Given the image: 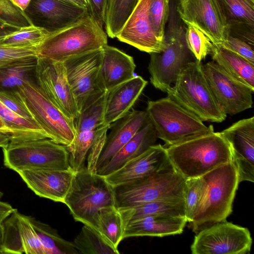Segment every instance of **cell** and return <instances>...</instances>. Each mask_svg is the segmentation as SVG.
<instances>
[{
	"label": "cell",
	"instance_id": "6",
	"mask_svg": "<svg viewBox=\"0 0 254 254\" xmlns=\"http://www.w3.org/2000/svg\"><path fill=\"white\" fill-rule=\"evenodd\" d=\"M169 22L165 33L164 46L158 53L149 54L148 69L150 82L163 92L175 83L181 70L189 63L196 60L188 48L185 31L180 24L177 11H170Z\"/></svg>",
	"mask_w": 254,
	"mask_h": 254
},
{
	"label": "cell",
	"instance_id": "37",
	"mask_svg": "<svg viewBox=\"0 0 254 254\" xmlns=\"http://www.w3.org/2000/svg\"><path fill=\"white\" fill-rule=\"evenodd\" d=\"M49 33L43 28L34 24L19 29L0 39L5 46L38 48Z\"/></svg>",
	"mask_w": 254,
	"mask_h": 254
},
{
	"label": "cell",
	"instance_id": "28",
	"mask_svg": "<svg viewBox=\"0 0 254 254\" xmlns=\"http://www.w3.org/2000/svg\"><path fill=\"white\" fill-rule=\"evenodd\" d=\"M118 209L123 227L130 221L147 216L166 215L185 218L183 198L159 200Z\"/></svg>",
	"mask_w": 254,
	"mask_h": 254
},
{
	"label": "cell",
	"instance_id": "33",
	"mask_svg": "<svg viewBox=\"0 0 254 254\" xmlns=\"http://www.w3.org/2000/svg\"><path fill=\"white\" fill-rule=\"evenodd\" d=\"M108 91H105L87 103L74 119L76 134L83 131L101 128L104 124V113Z\"/></svg>",
	"mask_w": 254,
	"mask_h": 254
},
{
	"label": "cell",
	"instance_id": "18",
	"mask_svg": "<svg viewBox=\"0 0 254 254\" xmlns=\"http://www.w3.org/2000/svg\"><path fill=\"white\" fill-rule=\"evenodd\" d=\"M1 254H45L30 219L16 209L2 222Z\"/></svg>",
	"mask_w": 254,
	"mask_h": 254
},
{
	"label": "cell",
	"instance_id": "24",
	"mask_svg": "<svg viewBox=\"0 0 254 254\" xmlns=\"http://www.w3.org/2000/svg\"><path fill=\"white\" fill-rule=\"evenodd\" d=\"M102 51L100 78L105 91H108L134 76L136 65L131 56L108 44L102 48Z\"/></svg>",
	"mask_w": 254,
	"mask_h": 254
},
{
	"label": "cell",
	"instance_id": "8",
	"mask_svg": "<svg viewBox=\"0 0 254 254\" xmlns=\"http://www.w3.org/2000/svg\"><path fill=\"white\" fill-rule=\"evenodd\" d=\"M64 204L75 221L89 227L101 208L115 205L114 188L103 176L85 166L75 172Z\"/></svg>",
	"mask_w": 254,
	"mask_h": 254
},
{
	"label": "cell",
	"instance_id": "20",
	"mask_svg": "<svg viewBox=\"0 0 254 254\" xmlns=\"http://www.w3.org/2000/svg\"><path fill=\"white\" fill-rule=\"evenodd\" d=\"M34 15L37 26L49 34L64 29L89 14L88 9L60 0H32L25 10Z\"/></svg>",
	"mask_w": 254,
	"mask_h": 254
},
{
	"label": "cell",
	"instance_id": "17",
	"mask_svg": "<svg viewBox=\"0 0 254 254\" xmlns=\"http://www.w3.org/2000/svg\"><path fill=\"white\" fill-rule=\"evenodd\" d=\"M230 144L239 182H254V117L239 120L221 132Z\"/></svg>",
	"mask_w": 254,
	"mask_h": 254
},
{
	"label": "cell",
	"instance_id": "42",
	"mask_svg": "<svg viewBox=\"0 0 254 254\" xmlns=\"http://www.w3.org/2000/svg\"><path fill=\"white\" fill-rule=\"evenodd\" d=\"M0 17L9 23L19 27L33 24L26 13L16 6L11 0H0Z\"/></svg>",
	"mask_w": 254,
	"mask_h": 254
},
{
	"label": "cell",
	"instance_id": "34",
	"mask_svg": "<svg viewBox=\"0 0 254 254\" xmlns=\"http://www.w3.org/2000/svg\"><path fill=\"white\" fill-rule=\"evenodd\" d=\"M31 222L41 243L45 254H76L79 253L73 242L62 238L49 225L30 217Z\"/></svg>",
	"mask_w": 254,
	"mask_h": 254
},
{
	"label": "cell",
	"instance_id": "55",
	"mask_svg": "<svg viewBox=\"0 0 254 254\" xmlns=\"http://www.w3.org/2000/svg\"><path fill=\"white\" fill-rule=\"evenodd\" d=\"M3 237V227L2 225V223H0V246ZM0 254H1L0 250Z\"/></svg>",
	"mask_w": 254,
	"mask_h": 254
},
{
	"label": "cell",
	"instance_id": "2",
	"mask_svg": "<svg viewBox=\"0 0 254 254\" xmlns=\"http://www.w3.org/2000/svg\"><path fill=\"white\" fill-rule=\"evenodd\" d=\"M206 182L205 192L197 212L190 223L195 234L215 223L226 220L232 211V204L239 182L235 164L222 165L202 176Z\"/></svg>",
	"mask_w": 254,
	"mask_h": 254
},
{
	"label": "cell",
	"instance_id": "36",
	"mask_svg": "<svg viewBox=\"0 0 254 254\" xmlns=\"http://www.w3.org/2000/svg\"><path fill=\"white\" fill-rule=\"evenodd\" d=\"M79 253L83 254H119L118 249L106 240L98 232L84 225L73 241Z\"/></svg>",
	"mask_w": 254,
	"mask_h": 254
},
{
	"label": "cell",
	"instance_id": "38",
	"mask_svg": "<svg viewBox=\"0 0 254 254\" xmlns=\"http://www.w3.org/2000/svg\"><path fill=\"white\" fill-rule=\"evenodd\" d=\"M207 184L202 176L186 179L183 199L187 222L193 220L206 190Z\"/></svg>",
	"mask_w": 254,
	"mask_h": 254
},
{
	"label": "cell",
	"instance_id": "15",
	"mask_svg": "<svg viewBox=\"0 0 254 254\" xmlns=\"http://www.w3.org/2000/svg\"><path fill=\"white\" fill-rule=\"evenodd\" d=\"M180 19L203 32L215 45H221L230 35L229 26L217 0H179Z\"/></svg>",
	"mask_w": 254,
	"mask_h": 254
},
{
	"label": "cell",
	"instance_id": "45",
	"mask_svg": "<svg viewBox=\"0 0 254 254\" xmlns=\"http://www.w3.org/2000/svg\"><path fill=\"white\" fill-rule=\"evenodd\" d=\"M220 45L247 60L254 64V47L245 41L229 35Z\"/></svg>",
	"mask_w": 254,
	"mask_h": 254
},
{
	"label": "cell",
	"instance_id": "11",
	"mask_svg": "<svg viewBox=\"0 0 254 254\" xmlns=\"http://www.w3.org/2000/svg\"><path fill=\"white\" fill-rule=\"evenodd\" d=\"M102 48L68 58L63 62L78 113L104 90L100 78Z\"/></svg>",
	"mask_w": 254,
	"mask_h": 254
},
{
	"label": "cell",
	"instance_id": "51",
	"mask_svg": "<svg viewBox=\"0 0 254 254\" xmlns=\"http://www.w3.org/2000/svg\"><path fill=\"white\" fill-rule=\"evenodd\" d=\"M32 0H11L12 3L22 11H24Z\"/></svg>",
	"mask_w": 254,
	"mask_h": 254
},
{
	"label": "cell",
	"instance_id": "39",
	"mask_svg": "<svg viewBox=\"0 0 254 254\" xmlns=\"http://www.w3.org/2000/svg\"><path fill=\"white\" fill-rule=\"evenodd\" d=\"M101 128L83 131L77 133L72 145L67 148L69 153L70 166L74 172L85 166V161L90 148L97 134Z\"/></svg>",
	"mask_w": 254,
	"mask_h": 254
},
{
	"label": "cell",
	"instance_id": "5",
	"mask_svg": "<svg viewBox=\"0 0 254 254\" xmlns=\"http://www.w3.org/2000/svg\"><path fill=\"white\" fill-rule=\"evenodd\" d=\"M145 111L165 147L214 131L212 125L205 126L198 117L168 96L148 101Z\"/></svg>",
	"mask_w": 254,
	"mask_h": 254
},
{
	"label": "cell",
	"instance_id": "43",
	"mask_svg": "<svg viewBox=\"0 0 254 254\" xmlns=\"http://www.w3.org/2000/svg\"><path fill=\"white\" fill-rule=\"evenodd\" d=\"M0 101L21 117L37 123L18 90L0 91Z\"/></svg>",
	"mask_w": 254,
	"mask_h": 254
},
{
	"label": "cell",
	"instance_id": "44",
	"mask_svg": "<svg viewBox=\"0 0 254 254\" xmlns=\"http://www.w3.org/2000/svg\"><path fill=\"white\" fill-rule=\"evenodd\" d=\"M37 48L34 47L8 46L0 43V66L20 59L36 56Z\"/></svg>",
	"mask_w": 254,
	"mask_h": 254
},
{
	"label": "cell",
	"instance_id": "50",
	"mask_svg": "<svg viewBox=\"0 0 254 254\" xmlns=\"http://www.w3.org/2000/svg\"><path fill=\"white\" fill-rule=\"evenodd\" d=\"M63 2L79 6L89 10V3L87 0H60Z\"/></svg>",
	"mask_w": 254,
	"mask_h": 254
},
{
	"label": "cell",
	"instance_id": "3",
	"mask_svg": "<svg viewBox=\"0 0 254 254\" xmlns=\"http://www.w3.org/2000/svg\"><path fill=\"white\" fill-rule=\"evenodd\" d=\"M107 34L90 14L76 23L49 34L37 48V56L63 62L71 57L101 49Z\"/></svg>",
	"mask_w": 254,
	"mask_h": 254
},
{
	"label": "cell",
	"instance_id": "10",
	"mask_svg": "<svg viewBox=\"0 0 254 254\" xmlns=\"http://www.w3.org/2000/svg\"><path fill=\"white\" fill-rule=\"evenodd\" d=\"M17 90L35 121L49 138L67 148L71 146L76 135L74 120L46 97L35 79L24 83Z\"/></svg>",
	"mask_w": 254,
	"mask_h": 254
},
{
	"label": "cell",
	"instance_id": "47",
	"mask_svg": "<svg viewBox=\"0 0 254 254\" xmlns=\"http://www.w3.org/2000/svg\"><path fill=\"white\" fill-rule=\"evenodd\" d=\"M89 3L88 12L102 27L104 26L105 14L108 0H87Z\"/></svg>",
	"mask_w": 254,
	"mask_h": 254
},
{
	"label": "cell",
	"instance_id": "53",
	"mask_svg": "<svg viewBox=\"0 0 254 254\" xmlns=\"http://www.w3.org/2000/svg\"><path fill=\"white\" fill-rule=\"evenodd\" d=\"M0 131L10 132L13 134L11 130L6 126L0 116Z\"/></svg>",
	"mask_w": 254,
	"mask_h": 254
},
{
	"label": "cell",
	"instance_id": "12",
	"mask_svg": "<svg viewBox=\"0 0 254 254\" xmlns=\"http://www.w3.org/2000/svg\"><path fill=\"white\" fill-rule=\"evenodd\" d=\"M252 245L248 228L225 220L197 233L190 250L193 254H245L250 252Z\"/></svg>",
	"mask_w": 254,
	"mask_h": 254
},
{
	"label": "cell",
	"instance_id": "30",
	"mask_svg": "<svg viewBox=\"0 0 254 254\" xmlns=\"http://www.w3.org/2000/svg\"><path fill=\"white\" fill-rule=\"evenodd\" d=\"M37 56L20 59L0 66V91L17 90L35 79Z\"/></svg>",
	"mask_w": 254,
	"mask_h": 254
},
{
	"label": "cell",
	"instance_id": "27",
	"mask_svg": "<svg viewBox=\"0 0 254 254\" xmlns=\"http://www.w3.org/2000/svg\"><path fill=\"white\" fill-rule=\"evenodd\" d=\"M157 138L156 130L149 121L96 173L105 176L113 172L155 144Z\"/></svg>",
	"mask_w": 254,
	"mask_h": 254
},
{
	"label": "cell",
	"instance_id": "49",
	"mask_svg": "<svg viewBox=\"0 0 254 254\" xmlns=\"http://www.w3.org/2000/svg\"><path fill=\"white\" fill-rule=\"evenodd\" d=\"M13 138V134L8 132L0 131V147H6Z\"/></svg>",
	"mask_w": 254,
	"mask_h": 254
},
{
	"label": "cell",
	"instance_id": "35",
	"mask_svg": "<svg viewBox=\"0 0 254 254\" xmlns=\"http://www.w3.org/2000/svg\"><path fill=\"white\" fill-rule=\"evenodd\" d=\"M139 0H108L105 27L107 35L116 38L131 14Z\"/></svg>",
	"mask_w": 254,
	"mask_h": 254
},
{
	"label": "cell",
	"instance_id": "41",
	"mask_svg": "<svg viewBox=\"0 0 254 254\" xmlns=\"http://www.w3.org/2000/svg\"><path fill=\"white\" fill-rule=\"evenodd\" d=\"M170 0H150L149 16L154 30L158 38L164 41L165 26L170 15Z\"/></svg>",
	"mask_w": 254,
	"mask_h": 254
},
{
	"label": "cell",
	"instance_id": "31",
	"mask_svg": "<svg viewBox=\"0 0 254 254\" xmlns=\"http://www.w3.org/2000/svg\"><path fill=\"white\" fill-rule=\"evenodd\" d=\"M89 227L98 232L116 249L123 240V222L115 205L101 208L93 216Z\"/></svg>",
	"mask_w": 254,
	"mask_h": 254
},
{
	"label": "cell",
	"instance_id": "48",
	"mask_svg": "<svg viewBox=\"0 0 254 254\" xmlns=\"http://www.w3.org/2000/svg\"><path fill=\"white\" fill-rule=\"evenodd\" d=\"M15 210L9 203L0 200V223Z\"/></svg>",
	"mask_w": 254,
	"mask_h": 254
},
{
	"label": "cell",
	"instance_id": "25",
	"mask_svg": "<svg viewBox=\"0 0 254 254\" xmlns=\"http://www.w3.org/2000/svg\"><path fill=\"white\" fill-rule=\"evenodd\" d=\"M229 26L230 35L254 47V0H217Z\"/></svg>",
	"mask_w": 254,
	"mask_h": 254
},
{
	"label": "cell",
	"instance_id": "7",
	"mask_svg": "<svg viewBox=\"0 0 254 254\" xmlns=\"http://www.w3.org/2000/svg\"><path fill=\"white\" fill-rule=\"evenodd\" d=\"M2 150L4 166L17 173L25 169L71 168L67 147L49 138L12 140Z\"/></svg>",
	"mask_w": 254,
	"mask_h": 254
},
{
	"label": "cell",
	"instance_id": "23",
	"mask_svg": "<svg viewBox=\"0 0 254 254\" xmlns=\"http://www.w3.org/2000/svg\"><path fill=\"white\" fill-rule=\"evenodd\" d=\"M147 81L134 76L108 91L106 100L104 124L110 125L126 115L136 102Z\"/></svg>",
	"mask_w": 254,
	"mask_h": 254
},
{
	"label": "cell",
	"instance_id": "46",
	"mask_svg": "<svg viewBox=\"0 0 254 254\" xmlns=\"http://www.w3.org/2000/svg\"><path fill=\"white\" fill-rule=\"evenodd\" d=\"M109 128L110 126H107L99 130L90 148L87 158V165L86 167L91 172L96 173V163L103 148Z\"/></svg>",
	"mask_w": 254,
	"mask_h": 254
},
{
	"label": "cell",
	"instance_id": "52",
	"mask_svg": "<svg viewBox=\"0 0 254 254\" xmlns=\"http://www.w3.org/2000/svg\"><path fill=\"white\" fill-rule=\"evenodd\" d=\"M19 26L0 27V39L19 29Z\"/></svg>",
	"mask_w": 254,
	"mask_h": 254
},
{
	"label": "cell",
	"instance_id": "40",
	"mask_svg": "<svg viewBox=\"0 0 254 254\" xmlns=\"http://www.w3.org/2000/svg\"><path fill=\"white\" fill-rule=\"evenodd\" d=\"M185 31L188 48L195 59L200 62L210 55L213 43L205 34L196 27L188 25Z\"/></svg>",
	"mask_w": 254,
	"mask_h": 254
},
{
	"label": "cell",
	"instance_id": "19",
	"mask_svg": "<svg viewBox=\"0 0 254 254\" xmlns=\"http://www.w3.org/2000/svg\"><path fill=\"white\" fill-rule=\"evenodd\" d=\"M150 0H139L116 38L121 42L148 53L160 52L164 41L156 35L149 16Z\"/></svg>",
	"mask_w": 254,
	"mask_h": 254
},
{
	"label": "cell",
	"instance_id": "32",
	"mask_svg": "<svg viewBox=\"0 0 254 254\" xmlns=\"http://www.w3.org/2000/svg\"><path fill=\"white\" fill-rule=\"evenodd\" d=\"M0 116L13 133L12 140L49 138L36 122L27 120L7 108L0 101Z\"/></svg>",
	"mask_w": 254,
	"mask_h": 254
},
{
	"label": "cell",
	"instance_id": "14",
	"mask_svg": "<svg viewBox=\"0 0 254 254\" xmlns=\"http://www.w3.org/2000/svg\"><path fill=\"white\" fill-rule=\"evenodd\" d=\"M35 79L51 102L68 118L73 120L76 118L78 110L63 62L37 56Z\"/></svg>",
	"mask_w": 254,
	"mask_h": 254
},
{
	"label": "cell",
	"instance_id": "56",
	"mask_svg": "<svg viewBox=\"0 0 254 254\" xmlns=\"http://www.w3.org/2000/svg\"><path fill=\"white\" fill-rule=\"evenodd\" d=\"M2 193L0 191V198L2 197Z\"/></svg>",
	"mask_w": 254,
	"mask_h": 254
},
{
	"label": "cell",
	"instance_id": "29",
	"mask_svg": "<svg viewBox=\"0 0 254 254\" xmlns=\"http://www.w3.org/2000/svg\"><path fill=\"white\" fill-rule=\"evenodd\" d=\"M210 55L228 73L254 90V64L220 45L213 44Z\"/></svg>",
	"mask_w": 254,
	"mask_h": 254
},
{
	"label": "cell",
	"instance_id": "4",
	"mask_svg": "<svg viewBox=\"0 0 254 254\" xmlns=\"http://www.w3.org/2000/svg\"><path fill=\"white\" fill-rule=\"evenodd\" d=\"M168 96L202 121L221 123L227 117L206 79L201 62L189 63L180 72Z\"/></svg>",
	"mask_w": 254,
	"mask_h": 254
},
{
	"label": "cell",
	"instance_id": "16",
	"mask_svg": "<svg viewBox=\"0 0 254 254\" xmlns=\"http://www.w3.org/2000/svg\"><path fill=\"white\" fill-rule=\"evenodd\" d=\"M172 167L166 148L160 144H154L121 168L103 177L114 188L143 179Z\"/></svg>",
	"mask_w": 254,
	"mask_h": 254
},
{
	"label": "cell",
	"instance_id": "54",
	"mask_svg": "<svg viewBox=\"0 0 254 254\" xmlns=\"http://www.w3.org/2000/svg\"><path fill=\"white\" fill-rule=\"evenodd\" d=\"M6 26H17L13 24H10L1 17H0V27H6Z\"/></svg>",
	"mask_w": 254,
	"mask_h": 254
},
{
	"label": "cell",
	"instance_id": "13",
	"mask_svg": "<svg viewBox=\"0 0 254 254\" xmlns=\"http://www.w3.org/2000/svg\"><path fill=\"white\" fill-rule=\"evenodd\" d=\"M203 70L217 102L226 114L234 115L252 107L254 90L213 61L203 65Z\"/></svg>",
	"mask_w": 254,
	"mask_h": 254
},
{
	"label": "cell",
	"instance_id": "1",
	"mask_svg": "<svg viewBox=\"0 0 254 254\" xmlns=\"http://www.w3.org/2000/svg\"><path fill=\"white\" fill-rule=\"evenodd\" d=\"M166 148L172 166L186 179L201 177L232 162L230 144L220 132H209Z\"/></svg>",
	"mask_w": 254,
	"mask_h": 254
},
{
	"label": "cell",
	"instance_id": "22",
	"mask_svg": "<svg viewBox=\"0 0 254 254\" xmlns=\"http://www.w3.org/2000/svg\"><path fill=\"white\" fill-rule=\"evenodd\" d=\"M149 122L146 111L132 109L124 117L111 124L110 133L107 135L96 163V173Z\"/></svg>",
	"mask_w": 254,
	"mask_h": 254
},
{
	"label": "cell",
	"instance_id": "9",
	"mask_svg": "<svg viewBox=\"0 0 254 254\" xmlns=\"http://www.w3.org/2000/svg\"><path fill=\"white\" fill-rule=\"evenodd\" d=\"M186 180L172 167L117 187L114 188L115 206L120 208L159 200L183 198Z\"/></svg>",
	"mask_w": 254,
	"mask_h": 254
},
{
	"label": "cell",
	"instance_id": "26",
	"mask_svg": "<svg viewBox=\"0 0 254 254\" xmlns=\"http://www.w3.org/2000/svg\"><path fill=\"white\" fill-rule=\"evenodd\" d=\"M187 223L185 217L166 215L147 216L127 223L123 240L131 237H164L181 234Z\"/></svg>",
	"mask_w": 254,
	"mask_h": 254
},
{
	"label": "cell",
	"instance_id": "21",
	"mask_svg": "<svg viewBox=\"0 0 254 254\" xmlns=\"http://www.w3.org/2000/svg\"><path fill=\"white\" fill-rule=\"evenodd\" d=\"M17 173L36 195L64 203L75 172L71 168L25 169Z\"/></svg>",
	"mask_w": 254,
	"mask_h": 254
}]
</instances>
